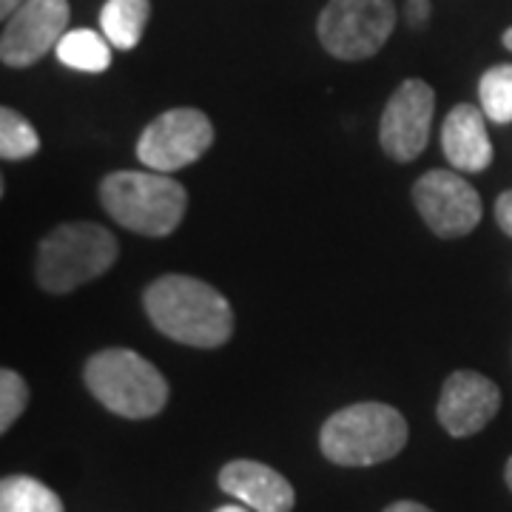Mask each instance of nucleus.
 <instances>
[{"label": "nucleus", "instance_id": "nucleus-1", "mask_svg": "<svg viewBox=\"0 0 512 512\" xmlns=\"http://www.w3.org/2000/svg\"><path fill=\"white\" fill-rule=\"evenodd\" d=\"M151 325L188 348H222L234 336V308L214 285L197 276L165 274L143 293Z\"/></svg>", "mask_w": 512, "mask_h": 512}, {"label": "nucleus", "instance_id": "nucleus-2", "mask_svg": "<svg viewBox=\"0 0 512 512\" xmlns=\"http://www.w3.org/2000/svg\"><path fill=\"white\" fill-rule=\"evenodd\" d=\"M100 205L128 231L163 239L180 228L188 191L160 171H111L100 183Z\"/></svg>", "mask_w": 512, "mask_h": 512}, {"label": "nucleus", "instance_id": "nucleus-3", "mask_svg": "<svg viewBox=\"0 0 512 512\" xmlns=\"http://www.w3.org/2000/svg\"><path fill=\"white\" fill-rule=\"evenodd\" d=\"M407 421L384 402H359L336 410L319 433L322 456L339 467H373L396 458L407 444Z\"/></svg>", "mask_w": 512, "mask_h": 512}, {"label": "nucleus", "instance_id": "nucleus-4", "mask_svg": "<svg viewBox=\"0 0 512 512\" xmlns=\"http://www.w3.org/2000/svg\"><path fill=\"white\" fill-rule=\"evenodd\" d=\"M117 237L97 222H63L37 245L35 279L46 293H72L111 271Z\"/></svg>", "mask_w": 512, "mask_h": 512}, {"label": "nucleus", "instance_id": "nucleus-5", "mask_svg": "<svg viewBox=\"0 0 512 512\" xmlns=\"http://www.w3.org/2000/svg\"><path fill=\"white\" fill-rule=\"evenodd\" d=\"M83 382L97 402L123 419H151L168 404V382L137 350L109 348L89 356Z\"/></svg>", "mask_w": 512, "mask_h": 512}, {"label": "nucleus", "instance_id": "nucleus-6", "mask_svg": "<svg viewBox=\"0 0 512 512\" xmlns=\"http://www.w3.org/2000/svg\"><path fill=\"white\" fill-rule=\"evenodd\" d=\"M393 0H330L316 20V35L336 60H367L379 55L396 29Z\"/></svg>", "mask_w": 512, "mask_h": 512}, {"label": "nucleus", "instance_id": "nucleus-7", "mask_svg": "<svg viewBox=\"0 0 512 512\" xmlns=\"http://www.w3.org/2000/svg\"><path fill=\"white\" fill-rule=\"evenodd\" d=\"M211 146H214V126L205 111L168 109L143 128L137 140V160L148 171L171 174L197 163Z\"/></svg>", "mask_w": 512, "mask_h": 512}, {"label": "nucleus", "instance_id": "nucleus-8", "mask_svg": "<svg viewBox=\"0 0 512 512\" xmlns=\"http://www.w3.org/2000/svg\"><path fill=\"white\" fill-rule=\"evenodd\" d=\"M413 202L427 228L441 239L467 237L476 231L484 205L473 185L456 171L433 168L413 185Z\"/></svg>", "mask_w": 512, "mask_h": 512}, {"label": "nucleus", "instance_id": "nucleus-9", "mask_svg": "<svg viewBox=\"0 0 512 512\" xmlns=\"http://www.w3.org/2000/svg\"><path fill=\"white\" fill-rule=\"evenodd\" d=\"M69 0H26L0 35V60L9 69H29L40 63L69 32Z\"/></svg>", "mask_w": 512, "mask_h": 512}, {"label": "nucleus", "instance_id": "nucleus-10", "mask_svg": "<svg viewBox=\"0 0 512 512\" xmlns=\"http://www.w3.org/2000/svg\"><path fill=\"white\" fill-rule=\"evenodd\" d=\"M436 114V92L419 77H407L390 94L379 120V143L396 163H413L430 143V126Z\"/></svg>", "mask_w": 512, "mask_h": 512}, {"label": "nucleus", "instance_id": "nucleus-11", "mask_svg": "<svg viewBox=\"0 0 512 512\" xmlns=\"http://www.w3.org/2000/svg\"><path fill=\"white\" fill-rule=\"evenodd\" d=\"M501 410V390L478 370H456L441 387L436 416L453 439L481 433Z\"/></svg>", "mask_w": 512, "mask_h": 512}, {"label": "nucleus", "instance_id": "nucleus-12", "mask_svg": "<svg viewBox=\"0 0 512 512\" xmlns=\"http://www.w3.org/2000/svg\"><path fill=\"white\" fill-rule=\"evenodd\" d=\"M220 487L254 512H291L296 504L291 481L251 458L228 461L220 470Z\"/></svg>", "mask_w": 512, "mask_h": 512}, {"label": "nucleus", "instance_id": "nucleus-13", "mask_svg": "<svg viewBox=\"0 0 512 512\" xmlns=\"http://www.w3.org/2000/svg\"><path fill=\"white\" fill-rule=\"evenodd\" d=\"M441 151L456 171H467V174H481L493 165V140L487 134V114L481 111V106L458 103L444 117Z\"/></svg>", "mask_w": 512, "mask_h": 512}, {"label": "nucleus", "instance_id": "nucleus-14", "mask_svg": "<svg viewBox=\"0 0 512 512\" xmlns=\"http://www.w3.org/2000/svg\"><path fill=\"white\" fill-rule=\"evenodd\" d=\"M151 18V0H106L100 9V29L114 49H134Z\"/></svg>", "mask_w": 512, "mask_h": 512}, {"label": "nucleus", "instance_id": "nucleus-15", "mask_svg": "<svg viewBox=\"0 0 512 512\" xmlns=\"http://www.w3.org/2000/svg\"><path fill=\"white\" fill-rule=\"evenodd\" d=\"M55 52L57 60L74 72L100 74L111 66V43L94 29H69Z\"/></svg>", "mask_w": 512, "mask_h": 512}, {"label": "nucleus", "instance_id": "nucleus-16", "mask_svg": "<svg viewBox=\"0 0 512 512\" xmlns=\"http://www.w3.org/2000/svg\"><path fill=\"white\" fill-rule=\"evenodd\" d=\"M0 512H63V501L37 478L6 476L0 481Z\"/></svg>", "mask_w": 512, "mask_h": 512}, {"label": "nucleus", "instance_id": "nucleus-17", "mask_svg": "<svg viewBox=\"0 0 512 512\" xmlns=\"http://www.w3.org/2000/svg\"><path fill=\"white\" fill-rule=\"evenodd\" d=\"M478 100L490 123L495 126L512 123V63H501L481 74Z\"/></svg>", "mask_w": 512, "mask_h": 512}, {"label": "nucleus", "instance_id": "nucleus-18", "mask_svg": "<svg viewBox=\"0 0 512 512\" xmlns=\"http://www.w3.org/2000/svg\"><path fill=\"white\" fill-rule=\"evenodd\" d=\"M40 151V137L35 126L20 111L0 109V157L3 160H29Z\"/></svg>", "mask_w": 512, "mask_h": 512}, {"label": "nucleus", "instance_id": "nucleus-19", "mask_svg": "<svg viewBox=\"0 0 512 512\" xmlns=\"http://www.w3.org/2000/svg\"><path fill=\"white\" fill-rule=\"evenodd\" d=\"M29 407V384L18 370H0V433H6Z\"/></svg>", "mask_w": 512, "mask_h": 512}, {"label": "nucleus", "instance_id": "nucleus-20", "mask_svg": "<svg viewBox=\"0 0 512 512\" xmlns=\"http://www.w3.org/2000/svg\"><path fill=\"white\" fill-rule=\"evenodd\" d=\"M495 222L507 237H512V188L495 200Z\"/></svg>", "mask_w": 512, "mask_h": 512}, {"label": "nucleus", "instance_id": "nucleus-21", "mask_svg": "<svg viewBox=\"0 0 512 512\" xmlns=\"http://www.w3.org/2000/svg\"><path fill=\"white\" fill-rule=\"evenodd\" d=\"M404 15H407V23L413 29H419L430 18V0H407L404 3Z\"/></svg>", "mask_w": 512, "mask_h": 512}, {"label": "nucleus", "instance_id": "nucleus-22", "mask_svg": "<svg viewBox=\"0 0 512 512\" xmlns=\"http://www.w3.org/2000/svg\"><path fill=\"white\" fill-rule=\"evenodd\" d=\"M384 512H433L430 507H424L419 501H396L390 507H384Z\"/></svg>", "mask_w": 512, "mask_h": 512}, {"label": "nucleus", "instance_id": "nucleus-23", "mask_svg": "<svg viewBox=\"0 0 512 512\" xmlns=\"http://www.w3.org/2000/svg\"><path fill=\"white\" fill-rule=\"evenodd\" d=\"M26 0H0V18H12L15 12H18L20 6H23Z\"/></svg>", "mask_w": 512, "mask_h": 512}, {"label": "nucleus", "instance_id": "nucleus-24", "mask_svg": "<svg viewBox=\"0 0 512 512\" xmlns=\"http://www.w3.org/2000/svg\"><path fill=\"white\" fill-rule=\"evenodd\" d=\"M214 512H254V510H248L245 504H225V507H217Z\"/></svg>", "mask_w": 512, "mask_h": 512}, {"label": "nucleus", "instance_id": "nucleus-25", "mask_svg": "<svg viewBox=\"0 0 512 512\" xmlns=\"http://www.w3.org/2000/svg\"><path fill=\"white\" fill-rule=\"evenodd\" d=\"M504 478H507V487L512 490V456L510 461H507V467H504Z\"/></svg>", "mask_w": 512, "mask_h": 512}, {"label": "nucleus", "instance_id": "nucleus-26", "mask_svg": "<svg viewBox=\"0 0 512 512\" xmlns=\"http://www.w3.org/2000/svg\"><path fill=\"white\" fill-rule=\"evenodd\" d=\"M504 46H507V49L512 52V26L507 29V32H504Z\"/></svg>", "mask_w": 512, "mask_h": 512}]
</instances>
